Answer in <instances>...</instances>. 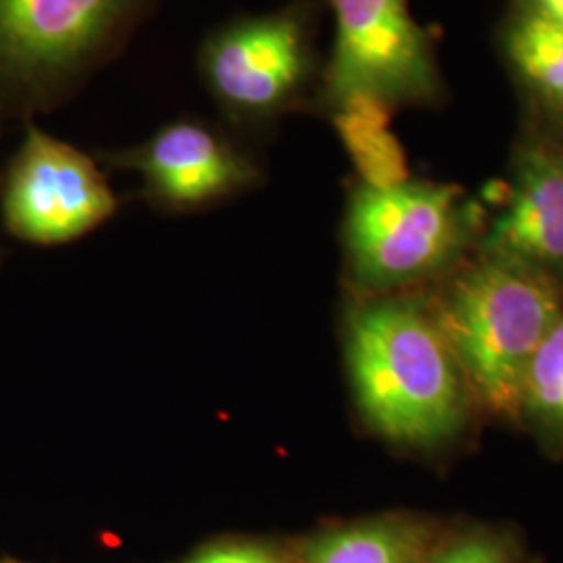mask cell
<instances>
[{
	"label": "cell",
	"mask_w": 563,
	"mask_h": 563,
	"mask_svg": "<svg viewBox=\"0 0 563 563\" xmlns=\"http://www.w3.org/2000/svg\"><path fill=\"white\" fill-rule=\"evenodd\" d=\"M516 7L541 15L544 20L563 23V0H518Z\"/></svg>",
	"instance_id": "2e32d148"
},
{
	"label": "cell",
	"mask_w": 563,
	"mask_h": 563,
	"mask_svg": "<svg viewBox=\"0 0 563 563\" xmlns=\"http://www.w3.org/2000/svg\"><path fill=\"white\" fill-rule=\"evenodd\" d=\"M522 407L563 437V316L544 336L528 365Z\"/></svg>",
	"instance_id": "4fadbf2b"
},
{
	"label": "cell",
	"mask_w": 563,
	"mask_h": 563,
	"mask_svg": "<svg viewBox=\"0 0 563 563\" xmlns=\"http://www.w3.org/2000/svg\"><path fill=\"white\" fill-rule=\"evenodd\" d=\"M395 113L388 102L369 95L346 97L328 113L362 186L388 190L411 180L405 148L390 130Z\"/></svg>",
	"instance_id": "8fae6325"
},
{
	"label": "cell",
	"mask_w": 563,
	"mask_h": 563,
	"mask_svg": "<svg viewBox=\"0 0 563 563\" xmlns=\"http://www.w3.org/2000/svg\"><path fill=\"white\" fill-rule=\"evenodd\" d=\"M162 2L0 0V134L74 101Z\"/></svg>",
	"instance_id": "6da1fadb"
},
{
	"label": "cell",
	"mask_w": 563,
	"mask_h": 563,
	"mask_svg": "<svg viewBox=\"0 0 563 563\" xmlns=\"http://www.w3.org/2000/svg\"><path fill=\"white\" fill-rule=\"evenodd\" d=\"M467 225L455 186L409 180L376 190L360 184L346 207L344 246L353 274L384 288L418 280L451 262Z\"/></svg>",
	"instance_id": "8992f818"
},
{
	"label": "cell",
	"mask_w": 563,
	"mask_h": 563,
	"mask_svg": "<svg viewBox=\"0 0 563 563\" xmlns=\"http://www.w3.org/2000/svg\"><path fill=\"white\" fill-rule=\"evenodd\" d=\"M7 169L2 218L13 236L34 244L76 241L118 209V197L92 157L46 134L36 121Z\"/></svg>",
	"instance_id": "52a82bcc"
},
{
	"label": "cell",
	"mask_w": 563,
	"mask_h": 563,
	"mask_svg": "<svg viewBox=\"0 0 563 563\" xmlns=\"http://www.w3.org/2000/svg\"><path fill=\"white\" fill-rule=\"evenodd\" d=\"M504 48L532 107L563 134V23L516 7L505 27Z\"/></svg>",
	"instance_id": "30bf717a"
},
{
	"label": "cell",
	"mask_w": 563,
	"mask_h": 563,
	"mask_svg": "<svg viewBox=\"0 0 563 563\" xmlns=\"http://www.w3.org/2000/svg\"><path fill=\"white\" fill-rule=\"evenodd\" d=\"M428 528L383 518L330 530L307 547L305 563H428Z\"/></svg>",
	"instance_id": "7c38bea8"
},
{
	"label": "cell",
	"mask_w": 563,
	"mask_h": 563,
	"mask_svg": "<svg viewBox=\"0 0 563 563\" xmlns=\"http://www.w3.org/2000/svg\"><path fill=\"white\" fill-rule=\"evenodd\" d=\"M186 563H288L272 549L260 544H222L207 549Z\"/></svg>",
	"instance_id": "9a60e30c"
},
{
	"label": "cell",
	"mask_w": 563,
	"mask_h": 563,
	"mask_svg": "<svg viewBox=\"0 0 563 563\" xmlns=\"http://www.w3.org/2000/svg\"><path fill=\"white\" fill-rule=\"evenodd\" d=\"M428 563H507V549L497 537L470 534L444 547Z\"/></svg>",
	"instance_id": "5bb4252c"
},
{
	"label": "cell",
	"mask_w": 563,
	"mask_h": 563,
	"mask_svg": "<svg viewBox=\"0 0 563 563\" xmlns=\"http://www.w3.org/2000/svg\"><path fill=\"white\" fill-rule=\"evenodd\" d=\"M560 318L558 290L543 272L488 257L453 286L437 322L483 401L514 416L528 365Z\"/></svg>",
	"instance_id": "277c9868"
},
{
	"label": "cell",
	"mask_w": 563,
	"mask_h": 563,
	"mask_svg": "<svg viewBox=\"0 0 563 563\" xmlns=\"http://www.w3.org/2000/svg\"><path fill=\"white\" fill-rule=\"evenodd\" d=\"M334 42L322 69L313 111L330 113L353 95L393 109L430 107L443 99L434 42L409 11V0H325Z\"/></svg>",
	"instance_id": "5b68a950"
},
{
	"label": "cell",
	"mask_w": 563,
	"mask_h": 563,
	"mask_svg": "<svg viewBox=\"0 0 563 563\" xmlns=\"http://www.w3.org/2000/svg\"><path fill=\"white\" fill-rule=\"evenodd\" d=\"M493 260L543 272L563 265V144L530 139L516 157L511 197L486 236Z\"/></svg>",
	"instance_id": "9c48e42d"
},
{
	"label": "cell",
	"mask_w": 563,
	"mask_h": 563,
	"mask_svg": "<svg viewBox=\"0 0 563 563\" xmlns=\"http://www.w3.org/2000/svg\"><path fill=\"white\" fill-rule=\"evenodd\" d=\"M313 0L236 15L199 46L197 69L223 125L239 139H263L286 115L313 109L322 69Z\"/></svg>",
	"instance_id": "3957f363"
},
{
	"label": "cell",
	"mask_w": 563,
	"mask_h": 563,
	"mask_svg": "<svg viewBox=\"0 0 563 563\" xmlns=\"http://www.w3.org/2000/svg\"><path fill=\"white\" fill-rule=\"evenodd\" d=\"M225 125L202 118H178L146 141L111 155L141 172L155 201L195 209L236 195L260 180V169Z\"/></svg>",
	"instance_id": "ba28073f"
},
{
	"label": "cell",
	"mask_w": 563,
	"mask_h": 563,
	"mask_svg": "<svg viewBox=\"0 0 563 563\" xmlns=\"http://www.w3.org/2000/svg\"><path fill=\"white\" fill-rule=\"evenodd\" d=\"M349 365L363 413L384 437L432 444L462 426V367L439 322L418 305L362 309L349 330Z\"/></svg>",
	"instance_id": "7a4b0ae2"
}]
</instances>
